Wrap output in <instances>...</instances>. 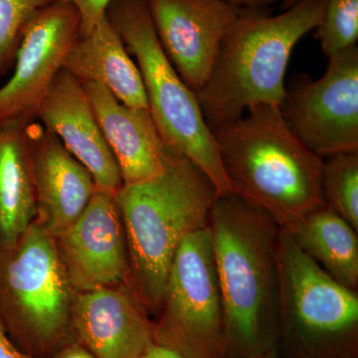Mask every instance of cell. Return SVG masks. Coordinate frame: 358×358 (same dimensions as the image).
<instances>
[{
	"mask_svg": "<svg viewBox=\"0 0 358 358\" xmlns=\"http://www.w3.org/2000/svg\"><path fill=\"white\" fill-rule=\"evenodd\" d=\"M222 298L225 358H253L279 339L282 228L232 192L218 195L208 219Z\"/></svg>",
	"mask_w": 358,
	"mask_h": 358,
	"instance_id": "cell-1",
	"label": "cell"
},
{
	"mask_svg": "<svg viewBox=\"0 0 358 358\" xmlns=\"http://www.w3.org/2000/svg\"><path fill=\"white\" fill-rule=\"evenodd\" d=\"M218 195L208 176L171 148L162 173L122 185L115 195L128 245L129 286L150 317L160 312L179 246L207 227Z\"/></svg>",
	"mask_w": 358,
	"mask_h": 358,
	"instance_id": "cell-2",
	"label": "cell"
},
{
	"mask_svg": "<svg viewBox=\"0 0 358 358\" xmlns=\"http://www.w3.org/2000/svg\"><path fill=\"white\" fill-rule=\"evenodd\" d=\"M212 133L230 192L262 209L280 227L326 206L324 159L294 136L280 106L250 108Z\"/></svg>",
	"mask_w": 358,
	"mask_h": 358,
	"instance_id": "cell-3",
	"label": "cell"
},
{
	"mask_svg": "<svg viewBox=\"0 0 358 358\" xmlns=\"http://www.w3.org/2000/svg\"><path fill=\"white\" fill-rule=\"evenodd\" d=\"M327 0H300L277 15L249 8L226 33L206 83L196 93L211 131L236 121L250 108L280 106L294 46L315 29Z\"/></svg>",
	"mask_w": 358,
	"mask_h": 358,
	"instance_id": "cell-4",
	"label": "cell"
},
{
	"mask_svg": "<svg viewBox=\"0 0 358 358\" xmlns=\"http://www.w3.org/2000/svg\"><path fill=\"white\" fill-rule=\"evenodd\" d=\"M75 294L55 237L35 219L13 243L0 241V315L21 352L48 358L76 341Z\"/></svg>",
	"mask_w": 358,
	"mask_h": 358,
	"instance_id": "cell-5",
	"label": "cell"
},
{
	"mask_svg": "<svg viewBox=\"0 0 358 358\" xmlns=\"http://www.w3.org/2000/svg\"><path fill=\"white\" fill-rule=\"evenodd\" d=\"M106 15L136 58L148 109L167 147L192 160L219 195L230 192L217 143L196 94L179 76L160 45L145 0H112Z\"/></svg>",
	"mask_w": 358,
	"mask_h": 358,
	"instance_id": "cell-6",
	"label": "cell"
},
{
	"mask_svg": "<svg viewBox=\"0 0 358 358\" xmlns=\"http://www.w3.org/2000/svg\"><path fill=\"white\" fill-rule=\"evenodd\" d=\"M279 339L281 358H358V294L303 254L281 230Z\"/></svg>",
	"mask_w": 358,
	"mask_h": 358,
	"instance_id": "cell-7",
	"label": "cell"
},
{
	"mask_svg": "<svg viewBox=\"0 0 358 358\" xmlns=\"http://www.w3.org/2000/svg\"><path fill=\"white\" fill-rule=\"evenodd\" d=\"M154 341L182 358H225L222 298L208 226L183 240L173 261Z\"/></svg>",
	"mask_w": 358,
	"mask_h": 358,
	"instance_id": "cell-8",
	"label": "cell"
},
{
	"mask_svg": "<svg viewBox=\"0 0 358 358\" xmlns=\"http://www.w3.org/2000/svg\"><path fill=\"white\" fill-rule=\"evenodd\" d=\"M280 112L294 136L322 159L358 152L357 45L329 58L320 79L294 77Z\"/></svg>",
	"mask_w": 358,
	"mask_h": 358,
	"instance_id": "cell-9",
	"label": "cell"
},
{
	"mask_svg": "<svg viewBox=\"0 0 358 358\" xmlns=\"http://www.w3.org/2000/svg\"><path fill=\"white\" fill-rule=\"evenodd\" d=\"M79 34V13L69 3L51 2L35 13L21 38L13 75L0 88V127L36 117Z\"/></svg>",
	"mask_w": 358,
	"mask_h": 358,
	"instance_id": "cell-10",
	"label": "cell"
},
{
	"mask_svg": "<svg viewBox=\"0 0 358 358\" xmlns=\"http://www.w3.org/2000/svg\"><path fill=\"white\" fill-rule=\"evenodd\" d=\"M55 241L75 293L129 284L128 245L115 195L96 190Z\"/></svg>",
	"mask_w": 358,
	"mask_h": 358,
	"instance_id": "cell-11",
	"label": "cell"
},
{
	"mask_svg": "<svg viewBox=\"0 0 358 358\" xmlns=\"http://www.w3.org/2000/svg\"><path fill=\"white\" fill-rule=\"evenodd\" d=\"M157 38L179 76L195 92L211 74L219 47L249 8L224 0H145Z\"/></svg>",
	"mask_w": 358,
	"mask_h": 358,
	"instance_id": "cell-12",
	"label": "cell"
},
{
	"mask_svg": "<svg viewBox=\"0 0 358 358\" xmlns=\"http://www.w3.org/2000/svg\"><path fill=\"white\" fill-rule=\"evenodd\" d=\"M72 327L96 358H141L155 343L154 320L129 284L75 294Z\"/></svg>",
	"mask_w": 358,
	"mask_h": 358,
	"instance_id": "cell-13",
	"label": "cell"
},
{
	"mask_svg": "<svg viewBox=\"0 0 358 358\" xmlns=\"http://www.w3.org/2000/svg\"><path fill=\"white\" fill-rule=\"evenodd\" d=\"M36 117L88 169L96 190L117 195L124 183L114 155L83 85L64 68L40 103Z\"/></svg>",
	"mask_w": 358,
	"mask_h": 358,
	"instance_id": "cell-14",
	"label": "cell"
},
{
	"mask_svg": "<svg viewBox=\"0 0 358 358\" xmlns=\"http://www.w3.org/2000/svg\"><path fill=\"white\" fill-rule=\"evenodd\" d=\"M25 131L36 201L35 220L56 237L85 210L96 192L95 181L43 126L30 122Z\"/></svg>",
	"mask_w": 358,
	"mask_h": 358,
	"instance_id": "cell-15",
	"label": "cell"
},
{
	"mask_svg": "<svg viewBox=\"0 0 358 358\" xmlns=\"http://www.w3.org/2000/svg\"><path fill=\"white\" fill-rule=\"evenodd\" d=\"M81 83L114 155L124 185L143 182L162 173L169 148L150 110L124 105L102 85Z\"/></svg>",
	"mask_w": 358,
	"mask_h": 358,
	"instance_id": "cell-16",
	"label": "cell"
},
{
	"mask_svg": "<svg viewBox=\"0 0 358 358\" xmlns=\"http://www.w3.org/2000/svg\"><path fill=\"white\" fill-rule=\"evenodd\" d=\"M64 69L79 81L102 85L129 107L150 110L138 65L106 14L72 45Z\"/></svg>",
	"mask_w": 358,
	"mask_h": 358,
	"instance_id": "cell-17",
	"label": "cell"
},
{
	"mask_svg": "<svg viewBox=\"0 0 358 358\" xmlns=\"http://www.w3.org/2000/svg\"><path fill=\"white\" fill-rule=\"evenodd\" d=\"M296 246L327 274L357 291V231L327 206L282 228Z\"/></svg>",
	"mask_w": 358,
	"mask_h": 358,
	"instance_id": "cell-18",
	"label": "cell"
},
{
	"mask_svg": "<svg viewBox=\"0 0 358 358\" xmlns=\"http://www.w3.org/2000/svg\"><path fill=\"white\" fill-rule=\"evenodd\" d=\"M26 124L0 127V241L15 242L36 216Z\"/></svg>",
	"mask_w": 358,
	"mask_h": 358,
	"instance_id": "cell-19",
	"label": "cell"
},
{
	"mask_svg": "<svg viewBox=\"0 0 358 358\" xmlns=\"http://www.w3.org/2000/svg\"><path fill=\"white\" fill-rule=\"evenodd\" d=\"M322 187L327 208L358 232V152L324 157Z\"/></svg>",
	"mask_w": 358,
	"mask_h": 358,
	"instance_id": "cell-20",
	"label": "cell"
},
{
	"mask_svg": "<svg viewBox=\"0 0 358 358\" xmlns=\"http://www.w3.org/2000/svg\"><path fill=\"white\" fill-rule=\"evenodd\" d=\"M315 30L327 59L357 45L358 0H327L322 20Z\"/></svg>",
	"mask_w": 358,
	"mask_h": 358,
	"instance_id": "cell-21",
	"label": "cell"
},
{
	"mask_svg": "<svg viewBox=\"0 0 358 358\" xmlns=\"http://www.w3.org/2000/svg\"><path fill=\"white\" fill-rule=\"evenodd\" d=\"M51 0H0V73L16 57L26 26Z\"/></svg>",
	"mask_w": 358,
	"mask_h": 358,
	"instance_id": "cell-22",
	"label": "cell"
},
{
	"mask_svg": "<svg viewBox=\"0 0 358 358\" xmlns=\"http://www.w3.org/2000/svg\"><path fill=\"white\" fill-rule=\"evenodd\" d=\"M112 0H51L65 2L77 9L80 16V36H84L94 27L96 21L106 14V9Z\"/></svg>",
	"mask_w": 358,
	"mask_h": 358,
	"instance_id": "cell-23",
	"label": "cell"
},
{
	"mask_svg": "<svg viewBox=\"0 0 358 358\" xmlns=\"http://www.w3.org/2000/svg\"><path fill=\"white\" fill-rule=\"evenodd\" d=\"M0 358H33L21 352L7 333L0 315Z\"/></svg>",
	"mask_w": 358,
	"mask_h": 358,
	"instance_id": "cell-24",
	"label": "cell"
},
{
	"mask_svg": "<svg viewBox=\"0 0 358 358\" xmlns=\"http://www.w3.org/2000/svg\"><path fill=\"white\" fill-rule=\"evenodd\" d=\"M48 358H96L85 346L78 341L61 348L55 355Z\"/></svg>",
	"mask_w": 358,
	"mask_h": 358,
	"instance_id": "cell-25",
	"label": "cell"
},
{
	"mask_svg": "<svg viewBox=\"0 0 358 358\" xmlns=\"http://www.w3.org/2000/svg\"><path fill=\"white\" fill-rule=\"evenodd\" d=\"M141 358H182L166 346L152 343Z\"/></svg>",
	"mask_w": 358,
	"mask_h": 358,
	"instance_id": "cell-26",
	"label": "cell"
},
{
	"mask_svg": "<svg viewBox=\"0 0 358 358\" xmlns=\"http://www.w3.org/2000/svg\"><path fill=\"white\" fill-rule=\"evenodd\" d=\"M224 1L242 8H270L279 0H224Z\"/></svg>",
	"mask_w": 358,
	"mask_h": 358,
	"instance_id": "cell-27",
	"label": "cell"
},
{
	"mask_svg": "<svg viewBox=\"0 0 358 358\" xmlns=\"http://www.w3.org/2000/svg\"><path fill=\"white\" fill-rule=\"evenodd\" d=\"M253 358H281V357H280V353L278 352V348H275L266 353H263V355Z\"/></svg>",
	"mask_w": 358,
	"mask_h": 358,
	"instance_id": "cell-28",
	"label": "cell"
},
{
	"mask_svg": "<svg viewBox=\"0 0 358 358\" xmlns=\"http://www.w3.org/2000/svg\"><path fill=\"white\" fill-rule=\"evenodd\" d=\"M299 1H300V0H282L281 8L282 10H286V9H289V7L298 3Z\"/></svg>",
	"mask_w": 358,
	"mask_h": 358,
	"instance_id": "cell-29",
	"label": "cell"
}]
</instances>
